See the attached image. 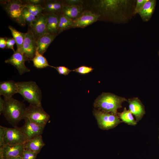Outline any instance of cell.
<instances>
[{
    "instance_id": "1",
    "label": "cell",
    "mask_w": 159,
    "mask_h": 159,
    "mask_svg": "<svg viewBox=\"0 0 159 159\" xmlns=\"http://www.w3.org/2000/svg\"><path fill=\"white\" fill-rule=\"evenodd\" d=\"M135 2L131 0H101L97 6L105 13L113 16L117 23L125 24L134 15Z\"/></svg>"
},
{
    "instance_id": "2",
    "label": "cell",
    "mask_w": 159,
    "mask_h": 159,
    "mask_svg": "<svg viewBox=\"0 0 159 159\" xmlns=\"http://www.w3.org/2000/svg\"><path fill=\"white\" fill-rule=\"evenodd\" d=\"M4 104L2 113L6 120L14 127L24 119L26 108L24 104L11 97L4 99Z\"/></svg>"
},
{
    "instance_id": "3",
    "label": "cell",
    "mask_w": 159,
    "mask_h": 159,
    "mask_svg": "<svg viewBox=\"0 0 159 159\" xmlns=\"http://www.w3.org/2000/svg\"><path fill=\"white\" fill-rule=\"evenodd\" d=\"M127 100L124 97L109 93H103L95 100L94 105L101 111L117 115L118 109Z\"/></svg>"
},
{
    "instance_id": "4",
    "label": "cell",
    "mask_w": 159,
    "mask_h": 159,
    "mask_svg": "<svg viewBox=\"0 0 159 159\" xmlns=\"http://www.w3.org/2000/svg\"><path fill=\"white\" fill-rule=\"evenodd\" d=\"M18 93L29 104L42 106V94L35 82L33 81L16 82Z\"/></svg>"
},
{
    "instance_id": "5",
    "label": "cell",
    "mask_w": 159,
    "mask_h": 159,
    "mask_svg": "<svg viewBox=\"0 0 159 159\" xmlns=\"http://www.w3.org/2000/svg\"><path fill=\"white\" fill-rule=\"evenodd\" d=\"M0 4L10 18L21 26L26 24L23 16L25 5L20 0H2Z\"/></svg>"
},
{
    "instance_id": "6",
    "label": "cell",
    "mask_w": 159,
    "mask_h": 159,
    "mask_svg": "<svg viewBox=\"0 0 159 159\" xmlns=\"http://www.w3.org/2000/svg\"><path fill=\"white\" fill-rule=\"evenodd\" d=\"M99 127L103 130H108L115 127L122 122L117 115L104 112L95 109L93 111Z\"/></svg>"
},
{
    "instance_id": "7",
    "label": "cell",
    "mask_w": 159,
    "mask_h": 159,
    "mask_svg": "<svg viewBox=\"0 0 159 159\" xmlns=\"http://www.w3.org/2000/svg\"><path fill=\"white\" fill-rule=\"evenodd\" d=\"M24 116L31 121L44 127L50 117L42 106L31 104L26 107Z\"/></svg>"
},
{
    "instance_id": "8",
    "label": "cell",
    "mask_w": 159,
    "mask_h": 159,
    "mask_svg": "<svg viewBox=\"0 0 159 159\" xmlns=\"http://www.w3.org/2000/svg\"><path fill=\"white\" fill-rule=\"evenodd\" d=\"M5 145H17L24 144L29 139L18 127L10 128L4 127Z\"/></svg>"
},
{
    "instance_id": "9",
    "label": "cell",
    "mask_w": 159,
    "mask_h": 159,
    "mask_svg": "<svg viewBox=\"0 0 159 159\" xmlns=\"http://www.w3.org/2000/svg\"><path fill=\"white\" fill-rule=\"evenodd\" d=\"M26 33L22 47L20 52L27 57L29 60H32L34 57L37 50L36 40L29 27H28Z\"/></svg>"
},
{
    "instance_id": "10",
    "label": "cell",
    "mask_w": 159,
    "mask_h": 159,
    "mask_svg": "<svg viewBox=\"0 0 159 159\" xmlns=\"http://www.w3.org/2000/svg\"><path fill=\"white\" fill-rule=\"evenodd\" d=\"M29 61L27 57L16 50L9 58L5 60V62L14 66L17 69L19 74L21 75L30 71V69L25 64L26 61Z\"/></svg>"
},
{
    "instance_id": "11",
    "label": "cell",
    "mask_w": 159,
    "mask_h": 159,
    "mask_svg": "<svg viewBox=\"0 0 159 159\" xmlns=\"http://www.w3.org/2000/svg\"><path fill=\"white\" fill-rule=\"evenodd\" d=\"M47 14L42 13L28 26L36 40L46 32Z\"/></svg>"
},
{
    "instance_id": "12",
    "label": "cell",
    "mask_w": 159,
    "mask_h": 159,
    "mask_svg": "<svg viewBox=\"0 0 159 159\" xmlns=\"http://www.w3.org/2000/svg\"><path fill=\"white\" fill-rule=\"evenodd\" d=\"M100 16L91 11L85 10L74 20L72 28H85L96 21Z\"/></svg>"
},
{
    "instance_id": "13",
    "label": "cell",
    "mask_w": 159,
    "mask_h": 159,
    "mask_svg": "<svg viewBox=\"0 0 159 159\" xmlns=\"http://www.w3.org/2000/svg\"><path fill=\"white\" fill-rule=\"evenodd\" d=\"M25 122L23 125L19 127L29 140L42 135L45 127L39 125L24 117Z\"/></svg>"
},
{
    "instance_id": "14",
    "label": "cell",
    "mask_w": 159,
    "mask_h": 159,
    "mask_svg": "<svg viewBox=\"0 0 159 159\" xmlns=\"http://www.w3.org/2000/svg\"><path fill=\"white\" fill-rule=\"evenodd\" d=\"M24 149V144L17 145H4L0 147V159H9L21 156Z\"/></svg>"
},
{
    "instance_id": "15",
    "label": "cell",
    "mask_w": 159,
    "mask_h": 159,
    "mask_svg": "<svg viewBox=\"0 0 159 159\" xmlns=\"http://www.w3.org/2000/svg\"><path fill=\"white\" fill-rule=\"evenodd\" d=\"M41 6L43 8V13L59 15L62 13L64 5L63 1L44 0Z\"/></svg>"
},
{
    "instance_id": "16",
    "label": "cell",
    "mask_w": 159,
    "mask_h": 159,
    "mask_svg": "<svg viewBox=\"0 0 159 159\" xmlns=\"http://www.w3.org/2000/svg\"><path fill=\"white\" fill-rule=\"evenodd\" d=\"M127 102L129 104V110L135 116L138 122L145 113L144 106L137 97L129 99Z\"/></svg>"
},
{
    "instance_id": "17",
    "label": "cell",
    "mask_w": 159,
    "mask_h": 159,
    "mask_svg": "<svg viewBox=\"0 0 159 159\" xmlns=\"http://www.w3.org/2000/svg\"><path fill=\"white\" fill-rule=\"evenodd\" d=\"M18 93V86L16 82L12 80L1 82L0 95H3L4 99L12 97L14 94Z\"/></svg>"
},
{
    "instance_id": "18",
    "label": "cell",
    "mask_w": 159,
    "mask_h": 159,
    "mask_svg": "<svg viewBox=\"0 0 159 159\" xmlns=\"http://www.w3.org/2000/svg\"><path fill=\"white\" fill-rule=\"evenodd\" d=\"M56 36L46 32L36 40L37 50L43 55Z\"/></svg>"
},
{
    "instance_id": "19",
    "label": "cell",
    "mask_w": 159,
    "mask_h": 159,
    "mask_svg": "<svg viewBox=\"0 0 159 159\" xmlns=\"http://www.w3.org/2000/svg\"><path fill=\"white\" fill-rule=\"evenodd\" d=\"M45 145L42 135L28 140L24 144V149L33 151L37 154Z\"/></svg>"
},
{
    "instance_id": "20",
    "label": "cell",
    "mask_w": 159,
    "mask_h": 159,
    "mask_svg": "<svg viewBox=\"0 0 159 159\" xmlns=\"http://www.w3.org/2000/svg\"><path fill=\"white\" fill-rule=\"evenodd\" d=\"M156 3L155 0H148L138 13L144 21L150 19L155 10Z\"/></svg>"
},
{
    "instance_id": "21",
    "label": "cell",
    "mask_w": 159,
    "mask_h": 159,
    "mask_svg": "<svg viewBox=\"0 0 159 159\" xmlns=\"http://www.w3.org/2000/svg\"><path fill=\"white\" fill-rule=\"evenodd\" d=\"M82 10V5H64L62 14L74 20L81 15Z\"/></svg>"
},
{
    "instance_id": "22",
    "label": "cell",
    "mask_w": 159,
    "mask_h": 159,
    "mask_svg": "<svg viewBox=\"0 0 159 159\" xmlns=\"http://www.w3.org/2000/svg\"><path fill=\"white\" fill-rule=\"evenodd\" d=\"M59 15L47 14L46 32L57 36L58 34V26Z\"/></svg>"
},
{
    "instance_id": "23",
    "label": "cell",
    "mask_w": 159,
    "mask_h": 159,
    "mask_svg": "<svg viewBox=\"0 0 159 159\" xmlns=\"http://www.w3.org/2000/svg\"><path fill=\"white\" fill-rule=\"evenodd\" d=\"M8 28L11 32L13 38L15 41L17 47L16 50L20 51L22 47L26 33L20 32L10 25L9 26Z\"/></svg>"
},
{
    "instance_id": "24",
    "label": "cell",
    "mask_w": 159,
    "mask_h": 159,
    "mask_svg": "<svg viewBox=\"0 0 159 159\" xmlns=\"http://www.w3.org/2000/svg\"><path fill=\"white\" fill-rule=\"evenodd\" d=\"M74 20L67 16L61 14L59 15L58 26V34L63 31L72 28Z\"/></svg>"
},
{
    "instance_id": "25",
    "label": "cell",
    "mask_w": 159,
    "mask_h": 159,
    "mask_svg": "<svg viewBox=\"0 0 159 159\" xmlns=\"http://www.w3.org/2000/svg\"><path fill=\"white\" fill-rule=\"evenodd\" d=\"M117 115L122 122L128 125L135 126L137 125V121L134 118L132 114L127 110L126 107L124 108L123 110L121 112H118Z\"/></svg>"
},
{
    "instance_id": "26",
    "label": "cell",
    "mask_w": 159,
    "mask_h": 159,
    "mask_svg": "<svg viewBox=\"0 0 159 159\" xmlns=\"http://www.w3.org/2000/svg\"><path fill=\"white\" fill-rule=\"evenodd\" d=\"M32 60L33 62L34 66L37 68L42 69L48 67H54L49 64L46 59L37 50Z\"/></svg>"
},
{
    "instance_id": "27",
    "label": "cell",
    "mask_w": 159,
    "mask_h": 159,
    "mask_svg": "<svg viewBox=\"0 0 159 159\" xmlns=\"http://www.w3.org/2000/svg\"><path fill=\"white\" fill-rule=\"evenodd\" d=\"M24 4L29 12L36 17L39 16L43 12V8L41 5Z\"/></svg>"
},
{
    "instance_id": "28",
    "label": "cell",
    "mask_w": 159,
    "mask_h": 159,
    "mask_svg": "<svg viewBox=\"0 0 159 159\" xmlns=\"http://www.w3.org/2000/svg\"><path fill=\"white\" fill-rule=\"evenodd\" d=\"M23 16L26 24L29 26L36 19V17L32 14L25 6L23 10Z\"/></svg>"
},
{
    "instance_id": "29",
    "label": "cell",
    "mask_w": 159,
    "mask_h": 159,
    "mask_svg": "<svg viewBox=\"0 0 159 159\" xmlns=\"http://www.w3.org/2000/svg\"><path fill=\"white\" fill-rule=\"evenodd\" d=\"M93 69L91 67L82 66L74 69L72 71L82 74H85L92 72Z\"/></svg>"
},
{
    "instance_id": "30",
    "label": "cell",
    "mask_w": 159,
    "mask_h": 159,
    "mask_svg": "<svg viewBox=\"0 0 159 159\" xmlns=\"http://www.w3.org/2000/svg\"><path fill=\"white\" fill-rule=\"evenodd\" d=\"M37 154L33 151L24 149L22 158L23 159H37Z\"/></svg>"
},
{
    "instance_id": "31",
    "label": "cell",
    "mask_w": 159,
    "mask_h": 159,
    "mask_svg": "<svg viewBox=\"0 0 159 159\" xmlns=\"http://www.w3.org/2000/svg\"><path fill=\"white\" fill-rule=\"evenodd\" d=\"M53 68L57 70L59 74L64 75H68L72 71L67 67L63 66L54 67Z\"/></svg>"
},
{
    "instance_id": "32",
    "label": "cell",
    "mask_w": 159,
    "mask_h": 159,
    "mask_svg": "<svg viewBox=\"0 0 159 159\" xmlns=\"http://www.w3.org/2000/svg\"><path fill=\"white\" fill-rule=\"evenodd\" d=\"M148 0H137L134 11V15L138 14Z\"/></svg>"
},
{
    "instance_id": "33",
    "label": "cell",
    "mask_w": 159,
    "mask_h": 159,
    "mask_svg": "<svg viewBox=\"0 0 159 159\" xmlns=\"http://www.w3.org/2000/svg\"><path fill=\"white\" fill-rule=\"evenodd\" d=\"M44 0H21L22 2L25 4H29L33 5H42Z\"/></svg>"
},
{
    "instance_id": "34",
    "label": "cell",
    "mask_w": 159,
    "mask_h": 159,
    "mask_svg": "<svg viewBox=\"0 0 159 159\" xmlns=\"http://www.w3.org/2000/svg\"><path fill=\"white\" fill-rule=\"evenodd\" d=\"M63 1L64 5H80L83 2L81 0H67Z\"/></svg>"
},
{
    "instance_id": "35",
    "label": "cell",
    "mask_w": 159,
    "mask_h": 159,
    "mask_svg": "<svg viewBox=\"0 0 159 159\" xmlns=\"http://www.w3.org/2000/svg\"><path fill=\"white\" fill-rule=\"evenodd\" d=\"M15 43H16L15 41L13 38H7L6 48L11 49L14 52L15 51L14 49V46Z\"/></svg>"
},
{
    "instance_id": "36",
    "label": "cell",
    "mask_w": 159,
    "mask_h": 159,
    "mask_svg": "<svg viewBox=\"0 0 159 159\" xmlns=\"http://www.w3.org/2000/svg\"><path fill=\"white\" fill-rule=\"evenodd\" d=\"M5 134L4 127L0 126V147L5 145L4 137Z\"/></svg>"
},
{
    "instance_id": "37",
    "label": "cell",
    "mask_w": 159,
    "mask_h": 159,
    "mask_svg": "<svg viewBox=\"0 0 159 159\" xmlns=\"http://www.w3.org/2000/svg\"><path fill=\"white\" fill-rule=\"evenodd\" d=\"M6 37L0 38V48L1 49H4L6 47Z\"/></svg>"
},
{
    "instance_id": "38",
    "label": "cell",
    "mask_w": 159,
    "mask_h": 159,
    "mask_svg": "<svg viewBox=\"0 0 159 159\" xmlns=\"http://www.w3.org/2000/svg\"><path fill=\"white\" fill-rule=\"evenodd\" d=\"M4 104V99L0 96V113H2Z\"/></svg>"
},
{
    "instance_id": "39",
    "label": "cell",
    "mask_w": 159,
    "mask_h": 159,
    "mask_svg": "<svg viewBox=\"0 0 159 159\" xmlns=\"http://www.w3.org/2000/svg\"><path fill=\"white\" fill-rule=\"evenodd\" d=\"M9 159H23L21 156H17L10 158Z\"/></svg>"
},
{
    "instance_id": "40",
    "label": "cell",
    "mask_w": 159,
    "mask_h": 159,
    "mask_svg": "<svg viewBox=\"0 0 159 159\" xmlns=\"http://www.w3.org/2000/svg\"><path fill=\"white\" fill-rule=\"evenodd\" d=\"M158 55L159 56V51H158Z\"/></svg>"
},
{
    "instance_id": "41",
    "label": "cell",
    "mask_w": 159,
    "mask_h": 159,
    "mask_svg": "<svg viewBox=\"0 0 159 159\" xmlns=\"http://www.w3.org/2000/svg\"></svg>"
}]
</instances>
